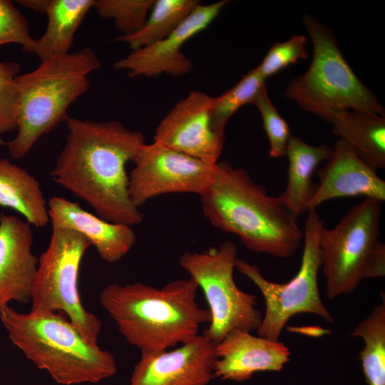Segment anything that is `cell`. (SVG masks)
<instances>
[{"label":"cell","mask_w":385,"mask_h":385,"mask_svg":"<svg viewBox=\"0 0 385 385\" xmlns=\"http://www.w3.org/2000/svg\"><path fill=\"white\" fill-rule=\"evenodd\" d=\"M101 67L95 52L85 47L41 61L34 71L19 75L16 136L0 140L14 160L26 156L43 135L69 117L67 111L89 90V75Z\"/></svg>","instance_id":"5"},{"label":"cell","mask_w":385,"mask_h":385,"mask_svg":"<svg viewBox=\"0 0 385 385\" xmlns=\"http://www.w3.org/2000/svg\"><path fill=\"white\" fill-rule=\"evenodd\" d=\"M213 97L191 91L165 115L157 126L153 142L215 165L221 155L225 133L212 122Z\"/></svg>","instance_id":"12"},{"label":"cell","mask_w":385,"mask_h":385,"mask_svg":"<svg viewBox=\"0 0 385 385\" xmlns=\"http://www.w3.org/2000/svg\"><path fill=\"white\" fill-rule=\"evenodd\" d=\"M31 227L17 216L0 215V308L31 302L38 263Z\"/></svg>","instance_id":"16"},{"label":"cell","mask_w":385,"mask_h":385,"mask_svg":"<svg viewBox=\"0 0 385 385\" xmlns=\"http://www.w3.org/2000/svg\"><path fill=\"white\" fill-rule=\"evenodd\" d=\"M217 358L216 344L203 334L172 350L141 351L128 385H207Z\"/></svg>","instance_id":"14"},{"label":"cell","mask_w":385,"mask_h":385,"mask_svg":"<svg viewBox=\"0 0 385 385\" xmlns=\"http://www.w3.org/2000/svg\"><path fill=\"white\" fill-rule=\"evenodd\" d=\"M307 38L302 35L292 36L284 42H277L269 49L261 63L257 67L266 78L277 73L299 60L308 57Z\"/></svg>","instance_id":"29"},{"label":"cell","mask_w":385,"mask_h":385,"mask_svg":"<svg viewBox=\"0 0 385 385\" xmlns=\"http://www.w3.org/2000/svg\"><path fill=\"white\" fill-rule=\"evenodd\" d=\"M17 2L43 12L48 23L43 34L35 39L31 53L41 61L69 53L74 36L94 0H21Z\"/></svg>","instance_id":"19"},{"label":"cell","mask_w":385,"mask_h":385,"mask_svg":"<svg viewBox=\"0 0 385 385\" xmlns=\"http://www.w3.org/2000/svg\"><path fill=\"white\" fill-rule=\"evenodd\" d=\"M51 228L48 247L38 258L31 311L63 312L85 339L97 344L102 322L85 309L78 289L81 262L91 245L76 230Z\"/></svg>","instance_id":"9"},{"label":"cell","mask_w":385,"mask_h":385,"mask_svg":"<svg viewBox=\"0 0 385 385\" xmlns=\"http://www.w3.org/2000/svg\"><path fill=\"white\" fill-rule=\"evenodd\" d=\"M324 221L316 210L308 211L303 230V253L296 275L285 283L267 280L260 268L237 258L235 268L259 289L265 303V312L257 329L258 336L279 341L282 331L294 315L309 313L328 322L334 319L324 304L318 287V272L322 267L319 246Z\"/></svg>","instance_id":"8"},{"label":"cell","mask_w":385,"mask_h":385,"mask_svg":"<svg viewBox=\"0 0 385 385\" xmlns=\"http://www.w3.org/2000/svg\"><path fill=\"white\" fill-rule=\"evenodd\" d=\"M66 143L50 175L103 220L133 226L143 219L128 192L126 165L145 143L143 133L115 120L68 117Z\"/></svg>","instance_id":"1"},{"label":"cell","mask_w":385,"mask_h":385,"mask_svg":"<svg viewBox=\"0 0 385 385\" xmlns=\"http://www.w3.org/2000/svg\"><path fill=\"white\" fill-rule=\"evenodd\" d=\"M381 302L374 307L369 314L351 332V336L360 337L364 348L360 351L364 375L368 385H385V297L381 293Z\"/></svg>","instance_id":"24"},{"label":"cell","mask_w":385,"mask_h":385,"mask_svg":"<svg viewBox=\"0 0 385 385\" xmlns=\"http://www.w3.org/2000/svg\"><path fill=\"white\" fill-rule=\"evenodd\" d=\"M133 162L135 167L128 176V192L138 208L163 194L201 195L210 186L217 172V164H208L155 142L143 144Z\"/></svg>","instance_id":"11"},{"label":"cell","mask_w":385,"mask_h":385,"mask_svg":"<svg viewBox=\"0 0 385 385\" xmlns=\"http://www.w3.org/2000/svg\"><path fill=\"white\" fill-rule=\"evenodd\" d=\"M382 202L365 198L319 237L327 294L351 293L366 278L385 274V245L379 240Z\"/></svg>","instance_id":"7"},{"label":"cell","mask_w":385,"mask_h":385,"mask_svg":"<svg viewBox=\"0 0 385 385\" xmlns=\"http://www.w3.org/2000/svg\"><path fill=\"white\" fill-rule=\"evenodd\" d=\"M155 0H94L93 8L105 19H113L120 36H129L145 22Z\"/></svg>","instance_id":"26"},{"label":"cell","mask_w":385,"mask_h":385,"mask_svg":"<svg viewBox=\"0 0 385 385\" xmlns=\"http://www.w3.org/2000/svg\"><path fill=\"white\" fill-rule=\"evenodd\" d=\"M35 43L29 29L27 19L9 0H0V47L17 43L31 53Z\"/></svg>","instance_id":"30"},{"label":"cell","mask_w":385,"mask_h":385,"mask_svg":"<svg viewBox=\"0 0 385 385\" xmlns=\"http://www.w3.org/2000/svg\"><path fill=\"white\" fill-rule=\"evenodd\" d=\"M215 377L241 382L259 371H280L289 361L290 351L279 341L250 332L234 330L216 344Z\"/></svg>","instance_id":"17"},{"label":"cell","mask_w":385,"mask_h":385,"mask_svg":"<svg viewBox=\"0 0 385 385\" xmlns=\"http://www.w3.org/2000/svg\"><path fill=\"white\" fill-rule=\"evenodd\" d=\"M302 23L312 41V59L307 71L289 83L284 96L325 120L331 112L342 109L385 116L381 103L344 58L334 32L309 14Z\"/></svg>","instance_id":"6"},{"label":"cell","mask_w":385,"mask_h":385,"mask_svg":"<svg viewBox=\"0 0 385 385\" xmlns=\"http://www.w3.org/2000/svg\"><path fill=\"white\" fill-rule=\"evenodd\" d=\"M198 289L191 277L161 288L112 283L102 289L99 300L130 345L141 351H159L189 342L210 322V312L196 301Z\"/></svg>","instance_id":"3"},{"label":"cell","mask_w":385,"mask_h":385,"mask_svg":"<svg viewBox=\"0 0 385 385\" xmlns=\"http://www.w3.org/2000/svg\"><path fill=\"white\" fill-rule=\"evenodd\" d=\"M51 225L76 230L94 246L106 262L113 263L124 257L134 245L136 236L132 226L102 219L76 202L53 196L48 202Z\"/></svg>","instance_id":"18"},{"label":"cell","mask_w":385,"mask_h":385,"mask_svg":"<svg viewBox=\"0 0 385 385\" xmlns=\"http://www.w3.org/2000/svg\"><path fill=\"white\" fill-rule=\"evenodd\" d=\"M237 253L236 245L226 241L202 252H185L179 258L180 266L206 299L210 321L202 334L215 344L234 330H257L262 319L257 297L242 291L235 282Z\"/></svg>","instance_id":"10"},{"label":"cell","mask_w":385,"mask_h":385,"mask_svg":"<svg viewBox=\"0 0 385 385\" xmlns=\"http://www.w3.org/2000/svg\"><path fill=\"white\" fill-rule=\"evenodd\" d=\"M0 319L11 342L58 384L97 383L117 371L113 355L85 339L63 312L21 313L7 304Z\"/></svg>","instance_id":"4"},{"label":"cell","mask_w":385,"mask_h":385,"mask_svg":"<svg viewBox=\"0 0 385 385\" xmlns=\"http://www.w3.org/2000/svg\"><path fill=\"white\" fill-rule=\"evenodd\" d=\"M199 4L197 0H155L143 26L114 41L127 44L132 51L150 45L171 34Z\"/></svg>","instance_id":"23"},{"label":"cell","mask_w":385,"mask_h":385,"mask_svg":"<svg viewBox=\"0 0 385 385\" xmlns=\"http://www.w3.org/2000/svg\"><path fill=\"white\" fill-rule=\"evenodd\" d=\"M200 197L209 222L237 236L252 252L286 258L300 246L303 231L298 216L279 195H268L245 169L218 162L212 184Z\"/></svg>","instance_id":"2"},{"label":"cell","mask_w":385,"mask_h":385,"mask_svg":"<svg viewBox=\"0 0 385 385\" xmlns=\"http://www.w3.org/2000/svg\"><path fill=\"white\" fill-rule=\"evenodd\" d=\"M332 150V145H312L297 136L290 137L286 152L287 184L279 196L297 216L308 212L307 204L316 186L312 182L314 172L328 159Z\"/></svg>","instance_id":"22"},{"label":"cell","mask_w":385,"mask_h":385,"mask_svg":"<svg viewBox=\"0 0 385 385\" xmlns=\"http://www.w3.org/2000/svg\"><path fill=\"white\" fill-rule=\"evenodd\" d=\"M265 79L256 67L242 77L230 90L213 97L212 122L215 130L225 133L230 117L242 106L252 103L263 86Z\"/></svg>","instance_id":"25"},{"label":"cell","mask_w":385,"mask_h":385,"mask_svg":"<svg viewBox=\"0 0 385 385\" xmlns=\"http://www.w3.org/2000/svg\"><path fill=\"white\" fill-rule=\"evenodd\" d=\"M0 207L17 212L36 227L50 222L48 202L38 180L6 158H0Z\"/></svg>","instance_id":"21"},{"label":"cell","mask_w":385,"mask_h":385,"mask_svg":"<svg viewBox=\"0 0 385 385\" xmlns=\"http://www.w3.org/2000/svg\"><path fill=\"white\" fill-rule=\"evenodd\" d=\"M326 120L332 125V133L346 141L366 164L376 170L385 168L384 116L342 109L331 112Z\"/></svg>","instance_id":"20"},{"label":"cell","mask_w":385,"mask_h":385,"mask_svg":"<svg viewBox=\"0 0 385 385\" xmlns=\"http://www.w3.org/2000/svg\"><path fill=\"white\" fill-rule=\"evenodd\" d=\"M228 1L199 4L168 36L147 46L132 51L116 61L113 67L128 72L130 78L168 74L179 77L190 73L193 63L181 48L190 38L205 29Z\"/></svg>","instance_id":"13"},{"label":"cell","mask_w":385,"mask_h":385,"mask_svg":"<svg viewBox=\"0 0 385 385\" xmlns=\"http://www.w3.org/2000/svg\"><path fill=\"white\" fill-rule=\"evenodd\" d=\"M258 109L270 143V155L277 158L286 155L292 134L287 121L280 115L271 102L266 88L263 86L252 102Z\"/></svg>","instance_id":"27"},{"label":"cell","mask_w":385,"mask_h":385,"mask_svg":"<svg viewBox=\"0 0 385 385\" xmlns=\"http://www.w3.org/2000/svg\"><path fill=\"white\" fill-rule=\"evenodd\" d=\"M288 329H295L292 331H296L302 334H304L306 335H308L309 337H322L324 334H326L327 333H330L329 329H324L321 327H289Z\"/></svg>","instance_id":"31"},{"label":"cell","mask_w":385,"mask_h":385,"mask_svg":"<svg viewBox=\"0 0 385 385\" xmlns=\"http://www.w3.org/2000/svg\"><path fill=\"white\" fill-rule=\"evenodd\" d=\"M325 165L317 171L319 183L307 204V210H314L329 200L364 196L381 202L385 200V181L376 170L366 164L354 149L339 138Z\"/></svg>","instance_id":"15"},{"label":"cell","mask_w":385,"mask_h":385,"mask_svg":"<svg viewBox=\"0 0 385 385\" xmlns=\"http://www.w3.org/2000/svg\"><path fill=\"white\" fill-rule=\"evenodd\" d=\"M21 66L14 61H0V140L6 133L16 131L18 87Z\"/></svg>","instance_id":"28"}]
</instances>
